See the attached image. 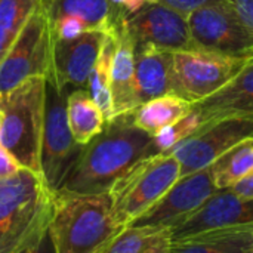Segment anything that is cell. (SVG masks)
I'll use <instances>...</instances> for the list:
<instances>
[{
	"label": "cell",
	"instance_id": "20",
	"mask_svg": "<svg viewBox=\"0 0 253 253\" xmlns=\"http://www.w3.org/2000/svg\"><path fill=\"white\" fill-rule=\"evenodd\" d=\"M193 108V104L173 95L168 93L154 98L132 111L135 125L147 133L156 136L165 127L179 122Z\"/></svg>",
	"mask_w": 253,
	"mask_h": 253
},
{
	"label": "cell",
	"instance_id": "19",
	"mask_svg": "<svg viewBox=\"0 0 253 253\" xmlns=\"http://www.w3.org/2000/svg\"><path fill=\"white\" fill-rule=\"evenodd\" d=\"M253 227L209 231L172 242L170 253H252Z\"/></svg>",
	"mask_w": 253,
	"mask_h": 253
},
{
	"label": "cell",
	"instance_id": "9",
	"mask_svg": "<svg viewBox=\"0 0 253 253\" xmlns=\"http://www.w3.org/2000/svg\"><path fill=\"white\" fill-rule=\"evenodd\" d=\"M253 138V117H230L199 127L168 153L181 168V176L209 168L237 144Z\"/></svg>",
	"mask_w": 253,
	"mask_h": 253
},
{
	"label": "cell",
	"instance_id": "8",
	"mask_svg": "<svg viewBox=\"0 0 253 253\" xmlns=\"http://www.w3.org/2000/svg\"><path fill=\"white\" fill-rule=\"evenodd\" d=\"M53 37L43 7L36 10L0 62V96L30 77H46L52 67Z\"/></svg>",
	"mask_w": 253,
	"mask_h": 253
},
{
	"label": "cell",
	"instance_id": "4",
	"mask_svg": "<svg viewBox=\"0 0 253 253\" xmlns=\"http://www.w3.org/2000/svg\"><path fill=\"white\" fill-rule=\"evenodd\" d=\"M46 77L24 80L0 96V144L33 172L40 173V144L44 116Z\"/></svg>",
	"mask_w": 253,
	"mask_h": 253
},
{
	"label": "cell",
	"instance_id": "11",
	"mask_svg": "<svg viewBox=\"0 0 253 253\" xmlns=\"http://www.w3.org/2000/svg\"><path fill=\"white\" fill-rule=\"evenodd\" d=\"M187 18L194 49L253 56V39L224 0L200 7Z\"/></svg>",
	"mask_w": 253,
	"mask_h": 253
},
{
	"label": "cell",
	"instance_id": "17",
	"mask_svg": "<svg viewBox=\"0 0 253 253\" xmlns=\"http://www.w3.org/2000/svg\"><path fill=\"white\" fill-rule=\"evenodd\" d=\"M116 49L111 64V95L114 117L130 113L138 108L135 101L133 79H135V44L130 39L125 21L113 30Z\"/></svg>",
	"mask_w": 253,
	"mask_h": 253
},
{
	"label": "cell",
	"instance_id": "18",
	"mask_svg": "<svg viewBox=\"0 0 253 253\" xmlns=\"http://www.w3.org/2000/svg\"><path fill=\"white\" fill-rule=\"evenodd\" d=\"M42 7L49 22L62 16H71L79 19L87 31L107 33L126 18L110 0H43Z\"/></svg>",
	"mask_w": 253,
	"mask_h": 253
},
{
	"label": "cell",
	"instance_id": "1",
	"mask_svg": "<svg viewBox=\"0 0 253 253\" xmlns=\"http://www.w3.org/2000/svg\"><path fill=\"white\" fill-rule=\"evenodd\" d=\"M160 154L154 136L139 129L132 111L105 122L104 129L83 151L59 190L77 194L110 193L127 170L144 159Z\"/></svg>",
	"mask_w": 253,
	"mask_h": 253
},
{
	"label": "cell",
	"instance_id": "29",
	"mask_svg": "<svg viewBox=\"0 0 253 253\" xmlns=\"http://www.w3.org/2000/svg\"><path fill=\"white\" fill-rule=\"evenodd\" d=\"M21 168L18 160L0 144V179L15 175Z\"/></svg>",
	"mask_w": 253,
	"mask_h": 253
},
{
	"label": "cell",
	"instance_id": "14",
	"mask_svg": "<svg viewBox=\"0 0 253 253\" xmlns=\"http://www.w3.org/2000/svg\"><path fill=\"white\" fill-rule=\"evenodd\" d=\"M253 227V197H239L227 188L218 190L191 218L170 231L172 242L188 239L197 234Z\"/></svg>",
	"mask_w": 253,
	"mask_h": 253
},
{
	"label": "cell",
	"instance_id": "16",
	"mask_svg": "<svg viewBox=\"0 0 253 253\" xmlns=\"http://www.w3.org/2000/svg\"><path fill=\"white\" fill-rule=\"evenodd\" d=\"M172 53L151 46H135L133 90L138 107L170 93Z\"/></svg>",
	"mask_w": 253,
	"mask_h": 253
},
{
	"label": "cell",
	"instance_id": "2",
	"mask_svg": "<svg viewBox=\"0 0 253 253\" xmlns=\"http://www.w3.org/2000/svg\"><path fill=\"white\" fill-rule=\"evenodd\" d=\"M49 230L56 253H104L123 227L113 215L110 193L58 190L52 197Z\"/></svg>",
	"mask_w": 253,
	"mask_h": 253
},
{
	"label": "cell",
	"instance_id": "23",
	"mask_svg": "<svg viewBox=\"0 0 253 253\" xmlns=\"http://www.w3.org/2000/svg\"><path fill=\"white\" fill-rule=\"evenodd\" d=\"M169 230L150 227H126L104 253H170Z\"/></svg>",
	"mask_w": 253,
	"mask_h": 253
},
{
	"label": "cell",
	"instance_id": "5",
	"mask_svg": "<svg viewBox=\"0 0 253 253\" xmlns=\"http://www.w3.org/2000/svg\"><path fill=\"white\" fill-rule=\"evenodd\" d=\"M179 176V163L169 153H162L136 163L110 190L116 221L123 228L129 227L156 205Z\"/></svg>",
	"mask_w": 253,
	"mask_h": 253
},
{
	"label": "cell",
	"instance_id": "30",
	"mask_svg": "<svg viewBox=\"0 0 253 253\" xmlns=\"http://www.w3.org/2000/svg\"><path fill=\"white\" fill-rule=\"evenodd\" d=\"M21 253H56L49 227L31 246H28L25 251H22Z\"/></svg>",
	"mask_w": 253,
	"mask_h": 253
},
{
	"label": "cell",
	"instance_id": "26",
	"mask_svg": "<svg viewBox=\"0 0 253 253\" xmlns=\"http://www.w3.org/2000/svg\"><path fill=\"white\" fill-rule=\"evenodd\" d=\"M200 126H202L200 125V119L196 114V111L191 108V111L185 117H182L179 122L165 127L163 130H160L154 136V144H156L157 151L160 154L162 153H168L176 144H179L181 141H184L185 138L193 135Z\"/></svg>",
	"mask_w": 253,
	"mask_h": 253
},
{
	"label": "cell",
	"instance_id": "32",
	"mask_svg": "<svg viewBox=\"0 0 253 253\" xmlns=\"http://www.w3.org/2000/svg\"><path fill=\"white\" fill-rule=\"evenodd\" d=\"M42 1H43V0H42Z\"/></svg>",
	"mask_w": 253,
	"mask_h": 253
},
{
	"label": "cell",
	"instance_id": "25",
	"mask_svg": "<svg viewBox=\"0 0 253 253\" xmlns=\"http://www.w3.org/2000/svg\"><path fill=\"white\" fill-rule=\"evenodd\" d=\"M42 0H0V62Z\"/></svg>",
	"mask_w": 253,
	"mask_h": 253
},
{
	"label": "cell",
	"instance_id": "15",
	"mask_svg": "<svg viewBox=\"0 0 253 253\" xmlns=\"http://www.w3.org/2000/svg\"><path fill=\"white\" fill-rule=\"evenodd\" d=\"M193 110L202 126L230 117H253V61L222 89L194 102Z\"/></svg>",
	"mask_w": 253,
	"mask_h": 253
},
{
	"label": "cell",
	"instance_id": "22",
	"mask_svg": "<svg viewBox=\"0 0 253 253\" xmlns=\"http://www.w3.org/2000/svg\"><path fill=\"white\" fill-rule=\"evenodd\" d=\"M116 49V40L113 31H107L102 43L98 61L89 76L87 92L93 102L102 111L105 122L114 117L113 110V95H111V64Z\"/></svg>",
	"mask_w": 253,
	"mask_h": 253
},
{
	"label": "cell",
	"instance_id": "27",
	"mask_svg": "<svg viewBox=\"0 0 253 253\" xmlns=\"http://www.w3.org/2000/svg\"><path fill=\"white\" fill-rule=\"evenodd\" d=\"M253 39V0H224Z\"/></svg>",
	"mask_w": 253,
	"mask_h": 253
},
{
	"label": "cell",
	"instance_id": "31",
	"mask_svg": "<svg viewBox=\"0 0 253 253\" xmlns=\"http://www.w3.org/2000/svg\"><path fill=\"white\" fill-rule=\"evenodd\" d=\"M227 190L239 197H253V172L246 178L236 182L234 185L228 187Z\"/></svg>",
	"mask_w": 253,
	"mask_h": 253
},
{
	"label": "cell",
	"instance_id": "21",
	"mask_svg": "<svg viewBox=\"0 0 253 253\" xmlns=\"http://www.w3.org/2000/svg\"><path fill=\"white\" fill-rule=\"evenodd\" d=\"M67 117L77 144L86 145L105 126V117L90 98L87 89H76L67 95Z\"/></svg>",
	"mask_w": 253,
	"mask_h": 253
},
{
	"label": "cell",
	"instance_id": "24",
	"mask_svg": "<svg viewBox=\"0 0 253 253\" xmlns=\"http://www.w3.org/2000/svg\"><path fill=\"white\" fill-rule=\"evenodd\" d=\"M213 182L218 190L228 188L253 172V138H249L211 165Z\"/></svg>",
	"mask_w": 253,
	"mask_h": 253
},
{
	"label": "cell",
	"instance_id": "6",
	"mask_svg": "<svg viewBox=\"0 0 253 253\" xmlns=\"http://www.w3.org/2000/svg\"><path fill=\"white\" fill-rule=\"evenodd\" d=\"M67 95V92L59 89L55 79L47 74L40 144V175L52 193L62 187L84 147L74 141L70 130Z\"/></svg>",
	"mask_w": 253,
	"mask_h": 253
},
{
	"label": "cell",
	"instance_id": "28",
	"mask_svg": "<svg viewBox=\"0 0 253 253\" xmlns=\"http://www.w3.org/2000/svg\"><path fill=\"white\" fill-rule=\"evenodd\" d=\"M153 1L165 4V6L182 13L184 16H188L191 12L200 9V7L218 3V1H222V0H153Z\"/></svg>",
	"mask_w": 253,
	"mask_h": 253
},
{
	"label": "cell",
	"instance_id": "12",
	"mask_svg": "<svg viewBox=\"0 0 253 253\" xmlns=\"http://www.w3.org/2000/svg\"><path fill=\"white\" fill-rule=\"evenodd\" d=\"M125 27L135 46H151L169 52L194 49L188 18L182 13L147 0L125 18Z\"/></svg>",
	"mask_w": 253,
	"mask_h": 253
},
{
	"label": "cell",
	"instance_id": "7",
	"mask_svg": "<svg viewBox=\"0 0 253 253\" xmlns=\"http://www.w3.org/2000/svg\"><path fill=\"white\" fill-rule=\"evenodd\" d=\"M253 56H230L200 49L172 53L170 93L194 104L230 83L251 62Z\"/></svg>",
	"mask_w": 253,
	"mask_h": 253
},
{
	"label": "cell",
	"instance_id": "13",
	"mask_svg": "<svg viewBox=\"0 0 253 253\" xmlns=\"http://www.w3.org/2000/svg\"><path fill=\"white\" fill-rule=\"evenodd\" d=\"M105 33L86 31L70 40H55L50 74L61 90L86 89L89 76L98 61Z\"/></svg>",
	"mask_w": 253,
	"mask_h": 253
},
{
	"label": "cell",
	"instance_id": "3",
	"mask_svg": "<svg viewBox=\"0 0 253 253\" xmlns=\"http://www.w3.org/2000/svg\"><path fill=\"white\" fill-rule=\"evenodd\" d=\"M52 197L42 175L30 169L0 179V253H21L47 230Z\"/></svg>",
	"mask_w": 253,
	"mask_h": 253
},
{
	"label": "cell",
	"instance_id": "33",
	"mask_svg": "<svg viewBox=\"0 0 253 253\" xmlns=\"http://www.w3.org/2000/svg\"><path fill=\"white\" fill-rule=\"evenodd\" d=\"M252 253H253V252H252Z\"/></svg>",
	"mask_w": 253,
	"mask_h": 253
},
{
	"label": "cell",
	"instance_id": "10",
	"mask_svg": "<svg viewBox=\"0 0 253 253\" xmlns=\"http://www.w3.org/2000/svg\"><path fill=\"white\" fill-rule=\"evenodd\" d=\"M218 191L211 166L199 172L179 176L168 193L129 227H150L169 230L191 218Z\"/></svg>",
	"mask_w": 253,
	"mask_h": 253
}]
</instances>
